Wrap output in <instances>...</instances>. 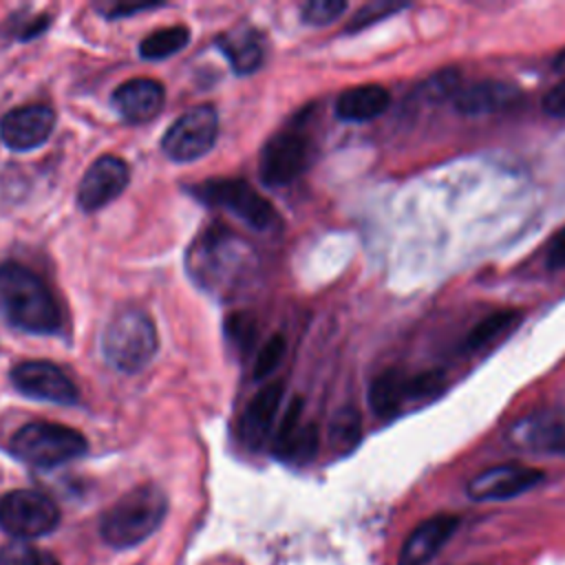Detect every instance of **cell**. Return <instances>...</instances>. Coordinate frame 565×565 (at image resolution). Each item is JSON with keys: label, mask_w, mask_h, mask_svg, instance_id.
<instances>
[{"label": "cell", "mask_w": 565, "mask_h": 565, "mask_svg": "<svg viewBox=\"0 0 565 565\" xmlns=\"http://www.w3.org/2000/svg\"><path fill=\"white\" fill-rule=\"evenodd\" d=\"M185 267L192 280L214 296H232L249 278L254 254L249 245L221 225L205 227L190 245Z\"/></svg>", "instance_id": "1"}, {"label": "cell", "mask_w": 565, "mask_h": 565, "mask_svg": "<svg viewBox=\"0 0 565 565\" xmlns=\"http://www.w3.org/2000/svg\"><path fill=\"white\" fill-rule=\"evenodd\" d=\"M0 318L26 333L51 335L62 329V309L49 285L29 267L0 265Z\"/></svg>", "instance_id": "2"}, {"label": "cell", "mask_w": 565, "mask_h": 565, "mask_svg": "<svg viewBox=\"0 0 565 565\" xmlns=\"http://www.w3.org/2000/svg\"><path fill=\"white\" fill-rule=\"evenodd\" d=\"M168 499L159 486H137L119 497L102 516V539L113 547H130L148 539L163 521Z\"/></svg>", "instance_id": "3"}, {"label": "cell", "mask_w": 565, "mask_h": 565, "mask_svg": "<svg viewBox=\"0 0 565 565\" xmlns=\"http://www.w3.org/2000/svg\"><path fill=\"white\" fill-rule=\"evenodd\" d=\"M157 349L159 338L154 322L137 307L121 309L102 335L104 360L121 373L141 371L154 358Z\"/></svg>", "instance_id": "4"}, {"label": "cell", "mask_w": 565, "mask_h": 565, "mask_svg": "<svg viewBox=\"0 0 565 565\" xmlns=\"http://www.w3.org/2000/svg\"><path fill=\"white\" fill-rule=\"evenodd\" d=\"M86 437L68 426L51 422H29L9 441V452L35 468H55L86 455Z\"/></svg>", "instance_id": "5"}, {"label": "cell", "mask_w": 565, "mask_h": 565, "mask_svg": "<svg viewBox=\"0 0 565 565\" xmlns=\"http://www.w3.org/2000/svg\"><path fill=\"white\" fill-rule=\"evenodd\" d=\"M190 192L205 205L227 210L256 232L278 225L276 207L243 179H210L192 185Z\"/></svg>", "instance_id": "6"}, {"label": "cell", "mask_w": 565, "mask_h": 565, "mask_svg": "<svg viewBox=\"0 0 565 565\" xmlns=\"http://www.w3.org/2000/svg\"><path fill=\"white\" fill-rule=\"evenodd\" d=\"M60 523L57 503L38 490H11L0 497V530L15 541L53 532Z\"/></svg>", "instance_id": "7"}, {"label": "cell", "mask_w": 565, "mask_h": 565, "mask_svg": "<svg viewBox=\"0 0 565 565\" xmlns=\"http://www.w3.org/2000/svg\"><path fill=\"white\" fill-rule=\"evenodd\" d=\"M444 391V377L437 371L404 375L399 371H384L369 386L371 411L382 417H395L408 402H428Z\"/></svg>", "instance_id": "8"}, {"label": "cell", "mask_w": 565, "mask_h": 565, "mask_svg": "<svg viewBox=\"0 0 565 565\" xmlns=\"http://www.w3.org/2000/svg\"><path fill=\"white\" fill-rule=\"evenodd\" d=\"M218 135V115L214 106L201 104L185 110L172 121L161 139V150L166 157L179 163L194 161L207 154Z\"/></svg>", "instance_id": "9"}, {"label": "cell", "mask_w": 565, "mask_h": 565, "mask_svg": "<svg viewBox=\"0 0 565 565\" xmlns=\"http://www.w3.org/2000/svg\"><path fill=\"white\" fill-rule=\"evenodd\" d=\"M309 166V139L296 130L285 128L267 139L258 159L260 181L278 188L298 179Z\"/></svg>", "instance_id": "10"}, {"label": "cell", "mask_w": 565, "mask_h": 565, "mask_svg": "<svg viewBox=\"0 0 565 565\" xmlns=\"http://www.w3.org/2000/svg\"><path fill=\"white\" fill-rule=\"evenodd\" d=\"M11 384L18 393L40 402L71 406L79 399L73 380L49 360H24L15 364L11 369Z\"/></svg>", "instance_id": "11"}, {"label": "cell", "mask_w": 565, "mask_h": 565, "mask_svg": "<svg viewBox=\"0 0 565 565\" xmlns=\"http://www.w3.org/2000/svg\"><path fill=\"white\" fill-rule=\"evenodd\" d=\"M543 481V470L523 463H499L481 470L466 486L475 501H501L519 497Z\"/></svg>", "instance_id": "12"}, {"label": "cell", "mask_w": 565, "mask_h": 565, "mask_svg": "<svg viewBox=\"0 0 565 565\" xmlns=\"http://www.w3.org/2000/svg\"><path fill=\"white\" fill-rule=\"evenodd\" d=\"M130 170L124 159L115 154L99 157L82 177L77 188V203L84 212H97L115 201L128 185Z\"/></svg>", "instance_id": "13"}, {"label": "cell", "mask_w": 565, "mask_h": 565, "mask_svg": "<svg viewBox=\"0 0 565 565\" xmlns=\"http://www.w3.org/2000/svg\"><path fill=\"white\" fill-rule=\"evenodd\" d=\"M512 446L530 452L565 455V413L536 411L516 419L508 433Z\"/></svg>", "instance_id": "14"}, {"label": "cell", "mask_w": 565, "mask_h": 565, "mask_svg": "<svg viewBox=\"0 0 565 565\" xmlns=\"http://www.w3.org/2000/svg\"><path fill=\"white\" fill-rule=\"evenodd\" d=\"M302 399L294 397L287 406L280 424L274 430L271 450L280 461L307 463L316 457L320 446V433L313 422L302 424Z\"/></svg>", "instance_id": "15"}, {"label": "cell", "mask_w": 565, "mask_h": 565, "mask_svg": "<svg viewBox=\"0 0 565 565\" xmlns=\"http://www.w3.org/2000/svg\"><path fill=\"white\" fill-rule=\"evenodd\" d=\"M55 128V113L44 104H26L9 110L0 121V139L7 148L24 152L42 146Z\"/></svg>", "instance_id": "16"}, {"label": "cell", "mask_w": 565, "mask_h": 565, "mask_svg": "<svg viewBox=\"0 0 565 565\" xmlns=\"http://www.w3.org/2000/svg\"><path fill=\"white\" fill-rule=\"evenodd\" d=\"M450 97L457 113L481 117L512 108L521 102L523 93L516 84L505 79H479L470 82L468 86H457Z\"/></svg>", "instance_id": "17"}, {"label": "cell", "mask_w": 565, "mask_h": 565, "mask_svg": "<svg viewBox=\"0 0 565 565\" xmlns=\"http://www.w3.org/2000/svg\"><path fill=\"white\" fill-rule=\"evenodd\" d=\"M285 382L274 380L265 384L245 406L238 424V435L245 446L258 450L274 433V422L282 402Z\"/></svg>", "instance_id": "18"}, {"label": "cell", "mask_w": 565, "mask_h": 565, "mask_svg": "<svg viewBox=\"0 0 565 565\" xmlns=\"http://www.w3.org/2000/svg\"><path fill=\"white\" fill-rule=\"evenodd\" d=\"M113 108L128 124H146L154 119L166 102L163 84L150 77H135L117 86L113 93Z\"/></svg>", "instance_id": "19"}, {"label": "cell", "mask_w": 565, "mask_h": 565, "mask_svg": "<svg viewBox=\"0 0 565 565\" xmlns=\"http://www.w3.org/2000/svg\"><path fill=\"white\" fill-rule=\"evenodd\" d=\"M459 525V516L455 514H435L422 521L404 541L399 552V565H426L430 563L439 550L450 541Z\"/></svg>", "instance_id": "20"}, {"label": "cell", "mask_w": 565, "mask_h": 565, "mask_svg": "<svg viewBox=\"0 0 565 565\" xmlns=\"http://www.w3.org/2000/svg\"><path fill=\"white\" fill-rule=\"evenodd\" d=\"M391 104V93L380 84H362L347 88L335 99V115L342 121H371Z\"/></svg>", "instance_id": "21"}, {"label": "cell", "mask_w": 565, "mask_h": 565, "mask_svg": "<svg viewBox=\"0 0 565 565\" xmlns=\"http://www.w3.org/2000/svg\"><path fill=\"white\" fill-rule=\"evenodd\" d=\"M216 46L227 57L234 73H238V75L254 73L265 60L263 38L258 31H254L249 26H238L234 31L223 33L216 40Z\"/></svg>", "instance_id": "22"}, {"label": "cell", "mask_w": 565, "mask_h": 565, "mask_svg": "<svg viewBox=\"0 0 565 565\" xmlns=\"http://www.w3.org/2000/svg\"><path fill=\"white\" fill-rule=\"evenodd\" d=\"M521 322V311L519 309H499L488 316H483L466 335V349L477 351L483 347L494 344L501 340L505 333H510L516 324Z\"/></svg>", "instance_id": "23"}, {"label": "cell", "mask_w": 565, "mask_h": 565, "mask_svg": "<svg viewBox=\"0 0 565 565\" xmlns=\"http://www.w3.org/2000/svg\"><path fill=\"white\" fill-rule=\"evenodd\" d=\"M190 42V31L183 24L166 26L159 31H152L146 40L139 44V55L143 60H166L174 53H179Z\"/></svg>", "instance_id": "24"}, {"label": "cell", "mask_w": 565, "mask_h": 565, "mask_svg": "<svg viewBox=\"0 0 565 565\" xmlns=\"http://www.w3.org/2000/svg\"><path fill=\"white\" fill-rule=\"evenodd\" d=\"M362 437V424L360 415L355 408H342L338 415L331 419L329 426V441L338 452H349L351 448L358 446Z\"/></svg>", "instance_id": "25"}, {"label": "cell", "mask_w": 565, "mask_h": 565, "mask_svg": "<svg viewBox=\"0 0 565 565\" xmlns=\"http://www.w3.org/2000/svg\"><path fill=\"white\" fill-rule=\"evenodd\" d=\"M0 565H60V561L26 541H11L0 550Z\"/></svg>", "instance_id": "26"}, {"label": "cell", "mask_w": 565, "mask_h": 565, "mask_svg": "<svg viewBox=\"0 0 565 565\" xmlns=\"http://www.w3.org/2000/svg\"><path fill=\"white\" fill-rule=\"evenodd\" d=\"M225 335L230 340V344L238 351V353H249V349L254 347L256 342V335H258V322L254 320L252 313H245V311H238V313H232L227 316L225 320Z\"/></svg>", "instance_id": "27"}, {"label": "cell", "mask_w": 565, "mask_h": 565, "mask_svg": "<svg viewBox=\"0 0 565 565\" xmlns=\"http://www.w3.org/2000/svg\"><path fill=\"white\" fill-rule=\"evenodd\" d=\"M285 353H287V340H285L280 333L271 335V338L258 349V353H256V360H254V377H256V380H263V377L271 375V373L278 369V364L282 362Z\"/></svg>", "instance_id": "28"}, {"label": "cell", "mask_w": 565, "mask_h": 565, "mask_svg": "<svg viewBox=\"0 0 565 565\" xmlns=\"http://www.w3.org/2000/svg\"><path fill=\"white\" fill-rule=\"evenodd\" d=\"M406 7H408V4H404V2H391V0L369 2V4H364V7L351 18V22L347 24L344 31H347V33H355V31L366 29V26H371V24H375V22H380V20H384V18L397 13L399 9H406Z\"/></svg>", "instance_id": "29"}, {"label": "cell", "mask_w": 565, "mask_h": 565, "mask_svg": "<svg viewBox=\"0 0 565 565\" xmlns=\"http://www.w3.org/2000/svg\"><path fill=\"white\" fill-rule=\"evenodd\" d=\"M344 11H347V2H342V0H311V2L302 4L300 18L305 24L324 26V24H331L333 20H338Z\"/></svg>", "instance_id": "30"}, {"label": "cell", "mask_w": 565, "mask_h": 565, "mask_svg": "<svg viewBox=\"0 0 565 565\" xmlns=\"http://www.w3.org/2000/svg\"><path fill=\"white\" fill-rule=\"evenodd\" d=\"M543 110L552 117L565 119V79L554 84L545 95H543Z\"/></svg>", "instance_id": "31"}, {"label": "cell", "mask_w": 565, "mask_h": 565, "mask_svg": "<svg viewBox=\"0 0 565 565\" xmlns=\"http://www.w3.org/2000/svg\"><path fill=\"white\" fill-rule=\"evenodd\" d=\"M547 269H565V227L550 241L545 252Z\"/></svg>", "instance_id": "32"}, {"label": "cell", "mask_w": 565, "mask_h": 565, "mask_svg": "<svg viewBox=\"0 0 565 565\" xmlns=\"http://www.w3.org/2000/svg\"><path fill=\"white\" fill-rule=\"evenodd\" d=\"M159 4L157 2H135V4H115L110 9H104V13L108 18H121V15H128L132 11H146V9H157Z\"/></svg>", "instance_id": "33"}, {"label": "cell", "mask_w": 565, "mask_h": 565, "mask_svg": "<svg viewBox=\"0 0 565 565\" xmlns=\"http://www.w3.org/2000/svg\"><path fill=\"white\" fill-rule=\"evenodd\" d=\"M554 71L558 73H565V49L558 53V57L554 60Z\"/></svg>", "instance_id": "34"}]
</instances>
